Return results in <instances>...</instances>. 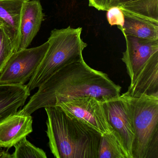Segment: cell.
I'll list each match as a JSON object with an SVG mask.
<instances>
[{
    "label": "cell",
    "instance_id": "1",
    "mask_svg": "<svg viewBox=\"0 0 158 158\" xmlns=\"http://www.w3.org/2000/svg\"><path fill=\"white\" fill-rule=\"evenodd\" d=\"M38 88L20 113L31 115L40 108L85 96L101 100L112 98L120 96L122 89L107 74L89 67L84 59L65 65Z\"/></svg>",
    "mask_w": 158,
    "mask_h": 158
},
{
    "label": "cell",
    "instance_id": "2",
    "mask_svg": "<svg viewBox=\"0 0 158 158\" xmlns=\"http://www.w3.org/2000/svg\"><path fill=\"white\" fill-rule=\"evenodd\" d=\"M47 136L56 158H98L102 135L59 106L45 107Z\"/></svg>",
    "mask_w": 158,
    "mask_h": 158
},
{
    "label": "cell",
    "instance_id": "3",
    "mask_svg": "<svg viewBox=\"0 0 158 158\" xmlns=\"http://www.w3.org/2000/svg\"><path fill=\"white\" fill-rule=\"evenodd\" d=\"M124 36L126 49L122 60L130 79L126 93L133 98L158 96V40Z\"/></svg>",
    "mask_w": 158,
    "mask_h": 158
},
{
    "label": "cell",
    "instance_id": "4",
    "mask_svg": "<svg viewBox=\"0 0 158 158\" xmlns=\"http://www.w3.org/2000/svg\"><path fill=\"white\" fill-rule=\"evenodd\" d=\"M82 27H71L51 31L48 50L27 87L30 91L38 88L53 74L65 65L84 59L87 44L81 37Z\"/></svg>",
    "mask_w": 158,
    "mask_h": 158
},
{
    "label": "cell",
    "instance_id": "5",
    "mask_svg": "<svg viewBox=\"0 0 158 158\" xmlns=\"http://www.w3.org/2000/svg\"><path fill=\"white\" fill-rule=\"evenodd\" d=\"M134 127L133 158H158V96L133 98L123 93Z\"/></svg>",
    "mask_w": 158,
    "mask_h": 158
},
{
    "label": "cell",
    "instance_id": "6",
    "mask_svg": "<svg viewBox=\"0 0 158 158\" xmlns=\"http://www.w3.org/2000/svg\"><path fill=\"white\" fill-rule=\"evenodd\" d=\"M48 47L47 41L39 47L14 52L0 73V84L24 85L36 71Z\"/></svg>",
    "mask_w": 158,
    "mask_h": 158
},
{
    "label": "cell",
    "instance_id": "7",
    "mask_svg": "<svg viewBox=\"0 0 158 158\" xmlns=\"http://www.w3.org/2000/svg\"><path fill=\"white\" fill-rule=\"evenodd\" d=\"M66 114L80 120L102 135L112 131L102 100L90 96L79 97L58 103Z\"/></svg>",
    "mask_w": 158,
    "mask_h": 158
},
{
    "label": "cell",
    "instance_id": "8",
    "mask_svg": "<svg viewBox=\"0 0 158 158\" xmlns=\"http://www.w3.org/2000/svg\"><path fill=\"white\" fill-rule=\"evenodd\" d=\"M109 123L122 138L131 155L135 133L129 104L123 94L118 97L102 100Z\"/></svg>",
    "mask_w": 158,
    "mask_h": 158
},
{
    "label": "cell",
    "instance_id": "9",
    "mask_svg": "<svg viewBox=\"0 0 158 158\" xmlns=\"http://www.w3.org/2000/svg\"><path fill=\"white\" fill-rule=\"evenodd\" d=\"M31 115L15 113L0 120V148H10L33 131Z\"/></svg>",
    "mask_w": 158,
    "mask_h": 158
},
{
    "label": "cell",
    "instance_id": "10",
    "mask_svg": "<svg viewBox=\"0 0 158 158\" xmlns=\"http://www.w3.org/2000/svg\"><path fill=\"white\" fill-rule=\"evenodd\" d=\"M44 17L39 0H27L24 3L20 23L19 50L27 48L30 46L40 29Z\"/></svg>",
    "mask_w": 158,
    "mask_h": 158
},
{
    "label": "cell",
    "instance_id": "11",
    "mask_svg": "<svg viewBox=\"0 0 158 158\" xmlns=\"http://www.w3.org/2000/svg\"><path fill=\"white\" fill-rule=\"evenodd\" d=\"M27 0H0V19L11 39L15 52L19 50L20 23L24 3Z\"/></svg>",
    "mask_w": 158,
    "mask_h": 158
},
{
    "label": "cell",
    "instance_id": "12",
    "mask_svg": "<svg viewBox=\"0 0 158 158\" xmlns=\"http://www.w3.org/2000/svg\"><path fill=\"white\" fill-rule=\"evenodd\" d=\"M122 10L124 23L123 27L118 28L123 35L145 39L158 40V21Z\"/></svg>",
    "mask_w": 158,
    "mask_h": 158
},
{
    "label": "cell",
    "instance_id": "13",
    "mask_svg": "<svg viewBox=\"0 0 158 158\" xmlns=\"http://www.w3.org/2000/svg\"><path fill=\"white\" fill-rule=\"evenodd\" d=\"M30 95L26 85L0 84V120L17 112Z\"/></svg>",
    "mask_w": 158,
    "mask_h": 158
},
{
    "label": "cell",
    "instance_id": "14",
    "mask_svg": "<svg viewBox=\"0 0 158 158\" xmlns=\"http://www.w3.org/2000/svg\"><path fill=\"white\" fill-rule=\"evenodd\" d=\"M98 158H132L122 138L113 129L102 135Z\"/></svg>",
    "mask_w": 158,
    "mask_h": 158
},
{
    "label": "cell",
    "instance_id": "15",
    "mask_svg": "<svg viewBox=\"0 0 158 158\" xmlns=\"http://www.w3.org/2000/svg\"><path fill=\"white\" fill-rule=\"evenodd\" d=\"M121 10L158 21V0H117Z\"/></svg>",
    "mask_w": 158,
    "mask_h": 158
},
{
    "label": "cell",
    "instance_id": "16",
    "mask_svg": "<svg viewBox=\"0 0 158 158\" xmlns=\"http://www.w3.org/2000/svg\"><path fill=\"white\" fill-rule=\"evenodd\" d=\"M14 147L15 150L12 154V158H47L46 152L30 143L27 137L20 140Z\"/></svg>",
    "mask_w": 158,
    "mask_h": 158
},
{
    "label": "cell",
    "instance_id": "17",
    "mask_svg": "<svg viewBox=\"0 0 158 158\" xmlns=\"http://www.w3.org/2000/svg\"><path fill=\"white\" fill-rule=\"evenodd\" d=\"M14 52L10 36L3 25L0 27V73Z\"/></svg>",
    "mask_w": 158,
    "mask_h": 158
},
{
    "label": "cell",
    "instance_id": "18",
    "mask_svg": "<svg viewBox=\"0 0 158 158\" xmlns=\"http://www.w3.org/2000/svg\"><path fill=\"white\" fill-rule=\"evenodd\" d=\"M107 19L111 26L117 25L118 27H123L124 23V16L123 10L119 7H113L107 11Z\"/></svg>",
    "mask_w": 158,
    "mask_h": 158
},
{
    "label": "cell",
    "instance_id": "19",
    "mask_svg": "<svg viewBox=\"0 0 158 158\" xmlns=\"http://www.w3.org/2000/svg\"><path fill=\"white\" fill-rule=\"evenodd\" d=\"M89 5L98 10L106 11L113 7H117V0H89Z\"/></svg>",
    "mask_w": 158,
    "mask_h": 158
},
{
    "label": "cell",
    "instance_id": "20",
    "mask_svg": "<svg viewBox=\"0 0 158 158\" xmlns=\"http://www.w3.org/2000/svg\"><path fill=\"white\" fill-rule=\"evenodd\" d=\"M11 154H10L7 152L2 151V149L0 148V158H12Z\"/></svg>",
    "mask_w": 158,
    "mask_h": 158
},
{
    "label": "cell",
    "instance_id": "21",
    "mask_svg": "<svg viewBox=\"0 0 158 158\" xmlns=\"http://www.w3.org/2000/svg\"><path fill=\"white\" fill-rule=\"evenodd\" d=\"M3 25H4V23H3V21L1 19H0V27Z\"/></svg>",
    "mask_w": 158,
    "mask_h": 158
}]
</instances>
